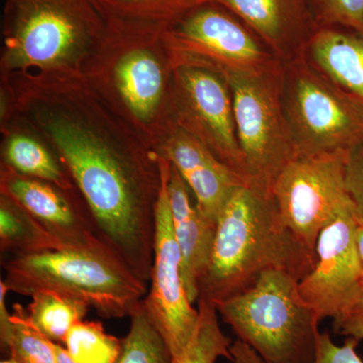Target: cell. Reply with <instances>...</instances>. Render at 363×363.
<instances>
[{
	"instance_id": "cell-11",
	"label": "cell",
	"mask_w": 363,
	"mask_h": 363,
	"mask_svg": "<svg viewBox=\"0 0 363 363\" xmlns=\"http://www.w3.org/2000/svg\"><path fill=\"white\" fill-rule=\"evenodd\" d=\"M160 164L162 179L156 208L154 260L150 289L143 303L150 319L168 344L172 357H175L192 337L199 311L189 300L182 276L181 253L174 234L169 206L171 162L160 157Z\"/></svg>"
},
{
	"instance_id": "cell-22",
	"label": "cell",
	"mask_w": 363,
	"mask_h": 363,
	"mask_svg": "<svg viewBox=\"0 0 363 363\" xmlns=\"http://www.w3.org/2000/svg\"><path fill=\"white\" fill-rule=\"evenodd\" d=\"M32 302L23 308L28 323L52 342L65 343L72 327L84 319L88 306L58 294L38 292Z\"/></svg>"
},
{
	"instance_id": "cell-31",
	"label": "cell",
	"mask_w": 363,
	"mask_h": 363,
	"mask_svg": "<svg viewBox=\"0 0 363 363\" xmlns=\"http://www.w3.org/2000/svg\"><path fill=\"white\" fill-rule=\"evenodd\" d=\"M230 354L233 363H264L250 346L238 339L231 344Z\"/></svg>"
},
{
	"instance_id": "cell-23",
	"label": "cell",
	"mask_w": 363,
	"mask_h": 363,
	"mask_svg": "<svg viewBox=\"0 0 363 363\" xmlns=\"http://www.w3.org/2000/svg\"><path fill=\"white\" fill-rule=\"evenodd\" d=\"M106 20L169 28L204 0H95Z\"/></svg>"
},
{
	"instance_id": "cell-14",
	"label": "cell",
	"mask_w": 363,
	"mask_h": 363,
	"mask_svg": "<svg viewBox=\"0 0 363 363\" xmlns=\"http://www.w3.org/2000/svg\"><path fill=\"white\" fill-rule=\"evenodd\" d=\"M0 194L18 203L63 247L106 245L78 190H63L48 182L21 175L1 162Z\"/></svg>"
},
{
	"instance_id": "cell-6",
	"label": "cell",
	"mask_w": 363,
	"mask_h": 363,
	"mask_svg": "<svg viewBox=\"0 0 363 363\" xmlns=\"http://www.w3.org/2000/svg\"><path fill=\"white\" fill-rule=\"evenodd\" d=\"M288 272H262L247 290L215 304L238 340L264 363H314L320 320Z\"/></svg>"
},
{
	"instance_id": "cell-28",
	"label": "cell",
	"mask_w": 363,
	"mask_h": 363,
	"mask_svg": "<svg viewBox=\"0 0 363 363\" xmlns=\"http://www.w3.org/2000/svg\"><path fill=\"white\" fill-rule=\"evenodd\" d=\"M357 238L362 272L357 298L341 316L333 320V330L339 335L354 338L360 342L363 340V226L358 228Z\"/></svg>"
},
{
	"instance_id": "cell-8",
	"label": "cell",
	"mask_w": 363,
	"mask_h": 363,
	"mask_svg": "<svg viewBox=\"0 0 363 363\" xmlns=\"http://www.w3.org/2000/svg\"><path fill=\"white\" fill-rule=\"evenodd\" d=\"M283 104L296 157L350 152L363 142L362 105L320 72L293 69Z\"/></svg>"
},
{
	"instance_id": "cell-18",
	"label": "cell",
	"mask_w": 363,
	"mask_h": 363,
	"mask_svg": "<svg viewBox=\"0 0 363 363\" xmlns=\"http://www.w3.org/2000/svg\"><path fill=\"white\" fill-rule=\"evenodd\" d=\"M308 48L322 75L363 106V37L322 26Z\"/></svg>"
},
{
	"instance_id": "cell-13",
	"label": "cell",
	"mask_w": 363,
	"mask_h": 363,
	"mask_svg": "<svg viewBox=\"0 0 363 363\" xmlns=\"http://www.w3.org/2000/svg\"><path fill=\"white\" fill-rule=\"evenodd\" d=\"M358 228L352 212L327 226L318 238L314 267L298 281L303 300L320 321L341 316L357 298L362 272Z\"/></svg>"
},
{
	"instance_id": "cell-25",
	"label": "cell",
	"mask_w": 363,
	"mask_h": 363,
	"mask_svg": "<svg viewBox=\"0 0 363 363\" xmlns=\"http://www.w3.org/2000/svg\"><path fill=\"white\" fill-rule=\"evenodd\" d=\"M143 300L130 314V331L123 339L116 363H171L168 344L150 319Z\"/></svg>"
},
{
	"instance_id": "cell-17",
	"label": "cell",
	"mask_w": 363,
	"mask_h": 363,
	"mask_svg": "<svg viewBox=\"0 0 363 363\" xmlns=\"http://www.w3.org/2000/svg\"><path fill=\"white\" fill-rule=\"evenodd\" d=\"M230 11L278 54L311 38L310 0H204Z\"/></svg>"
},
{
	"instance_id": "cell-5",
	"label": "cell",
	"mask_w": 363,
	"mask_h": 363,
	"mask_svg": "<svg viewBox=\"0 0 363 363\" xmlns=\"http://www.w3.org/2000/svg\"><path fill=\"white\" fill-rule=\"evenodd\" d=\"M2 267L9 292L28 297L56 293L94 308L104 318L130 317L149 291L106 245L11 255Z\"/></svg>"
},
{
	"instance_id": "cell-19",
	"label": "cell",
	"mask_w": 363,
	"mask_h": 363,
	"mask_svg": "<svg viewBox=\"0 0 363 363\" xmlns=\"http://www.w3.org/2000/svg\"><path fill=\"white\" fill-rule=\"evenodd\" d=\"M2 164L30 178L48 182L66 191H77L75 183L56 155L42 140L18 130H1Z\"/></svg>"
},
{
	"instance_id": "cell-33",
	"label": "cell",
	"mask_w": 363,
	"mask_h": 363,
	"mask_svg": "<svg viewBox=\"0 0 363 363\" xmlns=\"http://www.w3.org/2000/svg\"><path fill=\"white\" fill-rule=\"evenodd\" d=\"M0 363H18L16 362V360H13V358H6V359L1 360Z\"/></svg>"
},
{
	"instance_id": "cell-16",
	"label": "cell",
	"mask_w": 363,
	"mask_h": 363,
	"mask_svg": "<svg viewBox=\"0 0 363 363\" xmlns=\"http://www.w3.org/2000/svg\"><path fill=\"white\" fill-rule=\"evenodd\" d=\"M174 234L181 253L182 276L192 304L199 300V284L207 271L216 233V224L203 216L190 190L171 164L168 181Z\"/></svg>"
},
{
	"instance_id": "cell-30",
	"label": "cell",
	"mask_w": 363,
	"mask_h": 363,
	"mask_svg": "<svg viewBox=\"0 0 363 363\" xmlns=\"http://www.w3.org/2000/svg\"><path fill=\"white\" fill-rule=\"evenodd\" d=\"M358 343L357 339L347 337L342 345H337L328 332H320L314 363H363L357 352Z\"/></svg>"
},
{
	"instance_id": "cell-20",
	"label": "cell",
	"mask_w": 363,
	"mask_h": 363,
	"mask_svg": "<svg viewBox=\"0 0 363 363\" xmlns=\"http://www.w3.org/2000/svg\"><path fill=\"white\" fill-rule=\"evenodd\" d=\"M9 289L0 281V344L9 357L18 363H58L54 342L45 338L28 323L23 307L13 306V313L7 310Z\"/></svg>"
},
{
	"instance_id": "cell-3",
	"label": "cell",
	"mask_w": 363,
	"mask_h": 363,
	"mask_svg": "<svg viewBox=\"0 0 363 363\" xmlns=\"http://www.w3.org/2000/svg\"><path fill=\"white\" fill-rule=\"evenodd\" d=\"M315 262L316 253L281 220L272 193L247 184L234 190L217 217L199 298L217 304L247 290L271 269L288 272L301 281Z\"/></svg>"
},
{
	"instance_id": "cell-26",
	"label": "cell",
	"mask_w": 363,
	"mask_h": 363,
	"mask_svg": "<svg viewBox=\"0 0 363 363\" xmlns=\"http://www.w3.org/2000/svg\"><path fill=\"white\" fill-rule=\"evenodd\" d=\"M123 339L105 332L99 322L80 321L72 327L65 350L77 363H116Z\"/></svg>"
},
{
	"instance_id": "cell-1",
	"label": "cell",
	"mask_w": 363,
	"mask_h": 363,
	"mask_svg": "<svg viewBox=\"0 0 363 363\" xmlns=\"http://www.w3.org/2000/svg\"><path fill=\"white\" fill-rule=\"evenodd\" d=\"M56 155L89 208L100 238L149 285L160 157L84 77L1 79V130Z\"/></svg>"
},
{
	"instance_id": "cell-24",
	"label": "cell",
	"mask_w": 363,
	"mask_h": 363,
	"mask_svg": "<svg viewBox=\"0 0 363 363\" xmlns=\"http://www.w3.org/2000/svg\"><path fill=\"white\" fill-rule=\"evenodd\" d=\"M198 311L199 320L192 337L171 363H216L221 357L231 362L233 342L221 330L216 307L206 298H199Z\"/></svg>"
},
{
	"instance_id": "cell-15",
	"label": "cell",
	"mask_w": 363,
	"mask_h": 363,
	"mask_svg": "<svg viewBox=\"0 0 363 363\" xmlns=\"http://www.w3.org/2000/svg\"><path fill=\"white\" fill-rule=\"evenodd\" d=\"M157 152L180 174L194 195L198 209L212 223L216 224L221 208L234 190L248 184L177 123Z\"/></svg>"
},
{
	"instance_id": "cell-2",
	"label": "cell",
	"mask_w": 363,
	"mask_h": 363,
	"mask_svg": "<svg viewBox=\"0 0 363 363\" xmlns=\"http://www.w3.org/2000/svg\"><path fill=\"white\" fill-rule=\"evenodd\" d=\"M106 21L83 77L157 152L176 124L174 67L164 38L168 28Z\"/></svg>"
},
{
	"instance_id": "cell-21",
	"label": "cell",
	"mask_w": 363,
	"mask_h": 363,
	"mask_svg": "<svg viewBox=\"0 0 363 363\" xmlns=\"http://www.w3.org/2000/svg\"><path fill=\"white\" fill-rule=\"evenodd\" d=\"M64 248L25 209L0 194V250L11 255Z\"/></svg>"
},
{
	"instance_id": "cell-9",
	"label": "cell",
	"mask_w": 363,
	"mask_h": 363,
	"mask_svg": "<svg viewBox=\"0 0 363 363\" xmlns=\"http://www.w3.org/2000/svg\"><path fill=\"white\" fill-rule=\"evenodd\" d=\"M279 80L278 67L227 81L248 179L269 193L279 173L296 157Z\"/></svg>"
},
{
	"instance_id": "cell-27",
	"label": "cell",
	"mask_w": 363,
	"mask_h": 363,
	"mask_svg": "<svg viewBox=\"0 0 363 363\" xmlns=\"http://www.w3.org/2000/svg\"><path fill=\"white\" fill-rule=\"evenodd\" d=\"M318 25L339 26L363 37V0H310Z\"/></svg>"
},
{
	"instance_id": "cell-4",
	"label": "cell",
	"mask_w": 363,
	"mask_h": 363,
	"mask_svg": "<svg viewBox=\"0 0 363 363\" xmlns=\"http://www.w3.org/2000/svg\"><path fill=\"white\" fill-rule=\"evenodd\" d=\"M106 26L95 0H4L0 76L83 77Z\"/></svg>"
},
{
	"instance_id": "cell-7",
	"label": "cell",
	"mask_w": 363,
	"mask_h": 363,
	"mask_svg": "<svg viewBox=\"0 0 363 363\" xmlns=\"http://www.w3.org/2000/svg\"><path fill=\"white\" fill-rule=\"evenodd\" d=\"M164 38L174 69H204L226 82L279 67L271 52L255 40V33L217 4L196 7L164 30Z\"/></svg>"
},
{
	"instance_id": "cell-10",
	"label": "cell",
	"mask_w": 363,
	"mask_h": 363,
	"mask_svg": "<svg viewBox=\"0 0 363 363\" xmlns=\"http://www.w3.org/2000/svg\"><path fill=\"white\" fill-rule=\"evenodd\" d=\"M348 152L296 157L279 173L272 195L281 220L316 253L320 233L344 214L354 213L345 184Z\"/></svg>"
},
{
	"instance_id": "cell-32",
	"label": "cell",
	"mask_w": 363,
	"mask_h": 363,
	"mask_svg": "<svg viewBox=\"0 0 363 363\" xmlns=\"http://www.w3.org/2000/svg\"><path fill=\"white\" fill-rule=\"evenodd\" d=\"M54 350L58 363H77L70 357L68 351L61 344L54 342Z\"/></svg>"
},
{
	"instance_id": "cell-29",
	"label": "cell",
	"mask_w": 363,
	"mask_h": 363,
	"mask_svg": "<svg viewBox=\"0 0 363 363\" xmlns=\"http://www.w3.org/2000/svg\"><path fill=\"white\" fill-rule=\"evenodd\" d=\"M345 184L353 205L355 220L363 226V142L348 152Z\"/></svg>"
},
{
	"instance_id": "cell-12",
	"label": "cell",
	"mask_w": 363,
	"mask_h": 363,
	"mask_svg": "<svg viewBox=\"0 0 363 363\" xmlns=\"http://www.w3.org/2000/svg\"><path fill=\"white\" fill-rule=\"evenodd\" d=\"M175 121L250 184L236 133L233 95L220 76L195 67L174 69Z\"/></svg>"
}]
</instances>
